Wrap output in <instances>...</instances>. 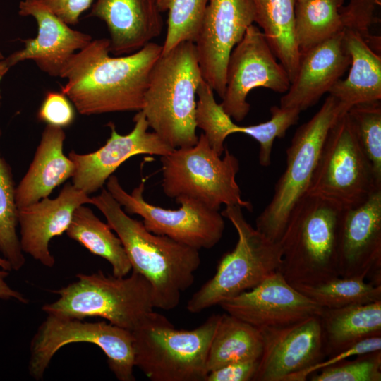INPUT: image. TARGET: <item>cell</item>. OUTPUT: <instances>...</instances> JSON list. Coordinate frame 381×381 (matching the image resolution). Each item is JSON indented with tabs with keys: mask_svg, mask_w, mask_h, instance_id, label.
<instances>
[{
	"mask_svg": "<svg viewBox=\"0 0 381 381\" xmlns=\"http://www.w3.org/2000/svg\"><path fill=\"white\" fill-rule=\"evenodd\" d=\"M162 47L150 42L127 55H109V38L92 40L63 68L61 92L83 115L142 109L150 73Z\"/></svg>",
	"mask_w": 381,
	"mask_h": 381,
	"instance_id": "6da1fadb",
	"label": "cell"
},
{
	"mask_svg": "<svg viewBox=\"0 0 381 381\" xmlns=\"http://www.w3.org/2000/svg\"><path fill=\"white\" fill-rule=\"evenodd\" d=\"M120 238L133 271L152 289L155 308H176L181 294L194 282L201 260L199 250L148 231L142 221L129 217L107 189L91 198Z\"/></svg>",
	"mask_w": 381,
	"mask_h": 381,
	"instance_id": "7a4b0ae2",
	"label": "cell"
},
{
	"mask_svg": "<svg viewBox=\"0 0 381 381\" xmlns=\"http://www.w3.org/2000/svg\"><path fill=\"white\" fill-rule=\"evenodd\" d=\"M203 80L193 42L162 54L150 73L143 111L149 127L174 149L194 145L197 90Z\"/></svg>",
	"mask_w": 381,
	"mask_h": 381,
	"instance_id": "3957f363",
	"label": "cell"
},
{
	"mask_svg": "<svg viewBox=\"0 0 381 381\" xmlns=\"http://www.w3.org/2000/svg\"><path fill=\"white\" fill-rule=\"evenodd\" d=\"M341 209L310 194L296 204L279 240V272L291 285L316 284L339 277L337 228Z\"/></svg>",
	"mask_w": 381,
	"mask_h": 381,
	"instance_id": "277c9868",
	"label": "cell"
},
{
	"mask_svg": "<svg viewBox=\"0 0 381 381\" xmlns=\"http://www.w3.org/2000/svg\"><path fill=\"white\" fill-rule=\"evenodd\" d=\"M220 316L213 314L186 330L152 311L131 331L135 367L152 381H205L208 351Z\"/></svg>",
	"mask_w": 381,
	"mask_h": 381,
	"instance_id": "5b68a950",
	"label": "cell"
},
{
	"mask_svg": "<svg viewBox=\"0 0 381 381\" xmlns=\"http://www.w3.org/2000/svg\"><path fill=\"white\" fill-rule=\"evenodd\" d=\"M76 277L53 291L59 298L42 306L44 313L80 320L102 318L131 332L155 308L150 284L135 271L129 276L116 277L99 270Z\"/></svg>",
	"mask_w": 381,
	"mask_h": 381,
	"instance_id": "8992f818",
	"label": "cell"
},
{
	"mask_svg": "<svg viewBox=\"0 0 381 381\" xmlns=\"http://www.w3.org/2000/svg\"><path fill=\"white\" fill-rule=\"evenodd\" d=\"M242 209L227 205L221 212L234 226L238 241L231 251L222 255L214 275L190 298L186 306L190 313H198L219 305L279 271L282 262L279 241L270 240L253 227Z\"/></svg>",
	"mask_w": 381,
	"mask_h": 381,
	"instance_id": "52a82bcc",
	"label": "cell"
},
{
	"mask_svg": "<svg viewBox=\"0 0 381 381\" xmlns=\"http://www.w3.org/2000/svg\"><path fill=\"white\" fill-rule=\"evenodd\" d=\"M224 153L219 155L202 133L194 145L161 156L163 192L171 198H193L214 210L222 205L250 210L252 205L242 198L236 179L238 159L226 147Z\"/></svg>",
	"mask_w": 381,
	"mask_h": 381,
	"instance_id": "ba28073f",
	"label": "cell"
},
{
	"mask_svg": "<svg viewBox=\"0 0 381 381\" xmlns=\"http://www.w3.org/2000/svg\"><path fill=\"white\" fill-rule=\"evenodd\" d=\"M349 109L329 95L317 113L296 130L286 150V169L272 198L255 221V229L270 240L279 241L293 208L307 193L330 128Z\"/></svg>",
	"mask_w": 381,
	"mask_h": 381,
	"instance_id": "9c48e42d",
	"label": "cell"
},
{
	"mask_svg": "<svg viewBox=\"0 0 381 381\" xmlns=\"http://www.w3.org/2000/svg\"><path fill=\"white\" fill-rule=\"evenodd\" d=\"M378 189L381 185L375 179L346 111L326 137L306 194L346 208L361 204Z\"/></svg>",
	"mask_w": 381,
	"mask_h": 381,
	"instance_id": "30bf717a",
	"label": "cell"
},
{
	"mask_svg": "<svg viewBox=\"0 0 381 381\" xmlns=\"http://www.w3.org/2000/svg\"><path fill=\"white\" fill-rule=\"evenodd\" d=\"M30 343L28 370L35 380H42L52 358L63 346L86 342L99 347L109 369L120 381H134V353L131 331L107 322L47 314Z\"/></svg>",
	"mask_w": 381,
	"mask_h": 381,
	"instance_id": "8fae6325",
	"label": "cell"
},
{
	"mask_svg": "<svg viewBox=\"0 0 381 381\" xmlns=\"http://www.w3.org/2000/svg\"><path fill=\"white\" fill-rule=\"evenodd\" d=\"M107 190L126 213L140 216L145 227L153 234L198 250L214 247L223 236L225 223L222 214L193 198L179 197L176 198L181 205L179 209H165L144 199V182L128 193L113 174L107 180Z\"/></svg>",
	"mask_w": 381,
	"mask_h": 381,
	"instance_id": "7c38bea8",
	"label": "cell"
},
{
	"mask_svg": "<svg viewBox=\"0 0 381 381\" xmlns=\"http://www.w3.org/2000/svg\"><path fill=\"white\" fill-rule=\"evenodd\" d=\"M291 80L284 67L276 60L259 27L252 24L232 49L227 62L224 110L234 121H243L250 111L247 97L258 87L285 93Z\"/></svg>",
	"mask_w": 381,
	"mask_h": 381,
	"instance_id": "4fadbf2b",
	"label": "cell"
},
{
	"mask_svg": "<svg viewBox=\"0 0 381 381\" xmlns=\"http://www.w3.org/2000/svg\"><path fill=\"white\" fill-rule=\"evenodd\" d=\"M255 23L252 0H209L195 49L203 80L222 99L229 55Z\"/></svg>",
	"mask_w": 381,
	"mask_h": 381,
	"instance_id": "5bb4252c",
	"label": "cell"
},
{
	"mask_svg": "<svg viewBox=\"0 0 381 381\" xmlns=\"http://www.w3.org/2000/svg\"><path fill=\"white\" fill-rule=\"evenodd\" d=\"M339 277L381 285V189L340 211L337 228Z\"/></svg>",
	"mask_w": 381,
	"mask_h": 381,
	"instance_id": "9a60e30c",
	"label": "cell"
},
{
	"mask_svg": "<svg viewBox=\"0 0 381 381\" xmlns=\"http://www.w3.org/2000/svg\"><path fill=\"white\" fill-rule=\"evenodd\" d=\"M219 305L226 313L259 330L320 316L324 308L291 285L279 271Z\"/></svg>",
	"mask_w": 381,
	"mask_h": 381,
	"instance_id": "2e32d148",
	"label": "cell"
},
{
	"mask_svg": "<svg viewBox=\"0 0 381 381\" xmlns=\"http://www.w3.org/2000/svg\"><path fill=\"white\" fill-rule=\"evenodd\" d=\"M134 126L126 135H121L112 122L108 123L110 137L99 150L88 154L71 151L68 157L75 165L73 185L88 195L102 188L104 183L129 158L140 154L163 156L174 148L155 133L148 131L149 125L138 111L133 118Z\"/></svg>",
	"mask_w": 381,
	"mask_h": 381,
	"instance_id": "e0dca14e",
	"label": "cell"
},
{
	"mask_svg": "<svg viewBox=\"0 0 381 381\" xmlns=\"http://www.w3.org/2000/svg\"><path fill=\"white\" fill-rule=\"evenodd\" d=\"M260 331L263 349L254 381H286L326 358L319 315Z\"/></svg>",
	"mask_w": 381,
	"mask_h": 381,
	"instance_id": "ac0fdd59",
	"label": "cell"
},
{
	"mask_svg": "<svg viewBox=\"0 0 381 381\" xmlns=\"http://www.w3.org/2000/svg\"><path fill=\"white\" fill-rule=\"evenodd\" d=\"M18 13L35 20L37 35L24 40L22 49L5 58L10 67L32 60L43 72L59 77L70 58L92 40L90 35L72 29L40 0L21 1Z\"/></svg>",
	"mask_w": 381,
	"mask_h": 381,
	"instance_id": "d6986e66",
	"label": "cell"
},
{
	"mask_svg": "<svg viewBox=\"0 0 381 381\" xmlns=\"http://www.w3.org/2000/svg\"><path fill=\"white\" fill-rule=\"evenodd\" d=\"M85 204H91V198L67 183L56 198L47 197L18 209L20 243L23 253L45 267H54L55 259L49 250L50 240L66 231L74 211Z\"/></svg>",
	"mask_w": 381,
	"mask_h": 381,
	"instance_id": "ffe728a7",
	"label": "cell"
},
{
	"mask_svg": "<svg viewBox=\"0 0 381 381\" xmlns=\"http://www.w3.org/2000/svg\"><path fill=\"white\" fill-rule=\"evenodd\" d=\"M343 35L344 31L301 55L296 75L281 97L279 107L302 111L329 92L350 66Z\"/></svg>",
	"mask_w": 381,
	"mask_h": 381,
	"instance_id": "44dd1931",
	"label": "cell"
},
{
	"mask_svg": "<svg viewBox=\"0 0 381 381\" xmlns=\"http://www.w3.org/2000/svg\"><path fill=\"white\" fill-rule=\"evenodd\" d=\"M89 16L103 20L109 33V51L127 55L160 35L163 20L156 0H96Z\"/></svg>",
	"mask_w": 381,
	"mask_h": 381,
	"instance_id": "7402d4cb",
	"label": "cell"
},
{
	"mask_svg": "<svg viewBox=\"0 0 381 381\" xmlns=\"http://www.w3.org/2000/svg\"><path fill=\"white\" fill-rule=\"evenodd\" d=\"M65 138L63 128L47 125L32 163L16 188L18 209L48 197L56 186L72 178L75 165L64 154Z\"/></svg>",
	"mask_w": 381,
	"mask_h": 381,
	"instance_id": "603a6c76",
	"label": "cell"
},
{
	"mask_svg": "<svg viewBox=\"0 0 381 381\" xmlns=\"http://www.w3.org/2000/svg\"><path fill=\"white\" fill-rule=\"evenodd\" d=\"M344 48L350 57V69L344 79L338 80L329 95L351 108L381 100V56L356 32L344 28Z\"/></svg>",
	"mask_w": 381,
	"mask_h": 381,
	"instance_id": "cb8c5ba5",
	"label": "cell"
},
{
	"mask_svg": "<svg viewBox=\"0 0 381 381\" xmlns=\"http://www.w3.org/2000/svg\"><path fill=\"white\" fill-rule=\"evenodd\" d=\"M326 357L371 337L381 336V300L338 308H323L320 315Z\"/></svg>",
	"mask_w": 381,
	"mask_h": 381,
	"instance_id": "d4e9b609",
	"label": "cell"
},
{
	"mask_svg": "<svg viewBox=\"0 0 381 381\" xmlns=\"http://www.w3.org/2000/svg\"><path fill=\"white\" fill-rule=\"evenodd\" d=\"M255 23L274 54L286 69L291 82L295 78L301 54L295 35L296 0H252Z\"/></svg>",
	"mask_w": 381,
	"mask_h": 381,
	"instance_id": "484cf974",
	"label": "cell"
},
{
	"mask_svg": "<svg viewBox=\"0 0 381 381\" xmlns=\"http://www.w3.org/2000/svg\"><path fill=\"white\" fill-rule=\"evenodd\" d=\"M262 349L259 329L226 313L222 314L210 345L207 373L231 363L259 360Z\"/></svg>",
	"mask_w": 381,
	"mask_h": 381,
	"instance_id": "4316f807",
	"label": "cell"
},
{
	"mask_svg": "<svg viewBox=\"0 0 381 381\" xmlns=\"http://www.w3.org/2000/svg\"><path fill=\"white\" fill-rule=\"evenodd\" d=\"M66 232L91 253L107 260L112 267L113 275L125 277L132 270L120 238L108 224L102 222L84 205L74 211Z\"/></svg>",
	"mask_w": 381,
	"mask_h": 381,
	"instance_id": "83f0119b",
	"label": "cell"
},
{
	"mask_svg": "<svg viewBox=\"0 0 381 381\" xmlns=\"http://www.w3.org/2000/svg\"><path fill=\"white\" fill-rule=\"evenodd\" d=\"M344 0H298L295 35L300 54L344 30L340 8Z\"/></svg>",
	"mask_w": 381,
	"mask_h": 381,
	"instance_id": "f1b7e54d",
	"label": "cell"
},
{
	"mask_svg": "<svg viewBox=\"0 0 381 381\" xmlns=\"http://www.w3.org/2000/svg\"><path fill=\"white\" fill-rule=\"evenodd\" d=\"M293 286L325 308H338L381 300V285H375L361 278L338 277L316 284Z\"/></svg>",
	"mask_w": 381,
	"mask_h": 381,
	"instance_id": "f546056e",
	"label": "cell"
},
{
	"mask_svg": "<svg viewBox=\"0 0 381 381\" xmlns=\"http://www.w3.org/2000/svg\"><path fill=\"white\" fill-rule=\"evenodd\" d=\"M16 188L11 167L0 155V253L12 270L18 271L24 266L25 258L16 231Z\"/></svg>",
	"mask_w": 381,
	"mask_h": 381,
	"instance_id": "4dcf8cb0",
	"label": "cell"
},
{
	"mask_svg": "<svg viewBox=\"0 0 381 381\" xmlns=\"http://www.w3.org/2000/svg\"><path fill=\"white\" fill-rule=\"evenodd\" d=\"M209 0H156L160 12L168 11L162 54L184 42L195 43Z\"/></svg>",
	"mask_w": 381,
	"mask_h": 381,
	"instance_id": "1f68e13d",
	"label": "cell"
},
{
	"mask_svg": "<svg viewBox=\"0 0 381 381\" xmlns=\"http://www.w3.org/2000/svg\"><path fill=\"white\" fill-rule=\"evenodd\" d=\"M195 123L210 147L220 156L224 152V141L233 133L236 123L214 99V91L203 80L197 90Z\"/></svg>",
	"mask_w": 381,
	"mask_h": 381,
	"instance_id": "d6a6232c",
	"label": "cell"
},
{
	"mask_svg": "<svg viewBox=\"0 0 381 381\" xmlns=\"http://www.w3.org/2000/svg\"><path fill=\"white\" fill-rule=\"evenodd\" d=\"M347 113L358 143L372 167L377 182L381 185V102L356 104Z\"/></svg>",
	"mask_w": 381,
	"mask_h": 381,
	"instance_id": "836d02e7",
	"label": "cell"
},
{
	"mask_svg": "<svg viewBox=\"0 0 381 381\" xmlns=\"http://www.w3.org/2000/svg\"><path fill=\"white\" fill-rule=\"evenodd\" d=\"M299 110L273 106L270 108V120L256 125H236L233 133L247 135L259 144V163L262 167L271 164L272 147L277 138H283L287 130L295 125L299 119Z\"/></svg>",
	"mask_w": 381,
	"mask_h": 381,
	"instance_id": "e575fe53",
	"label": "cell"
},
{
	"mask_svg": "<svg viewBox=\"0 0 381 381\" xmlns=\"http://www.w3.org/2000/svg\"><path fill=\"white\" fill-rule=\"evenodd\" d=\"M309 375L311 381H380L381 350L356 356Z\"/></svg>",
	"mask_w": 381,
	"mask_h": 381,
	"instance_id": "d590c367",
	"label": "cell"
},
{
	"mask_svg": "<svg viewBox=\"0 0 381 381\" xmlns=\"http://www.w3.org/2000/svg\"><path fill=\"white\" fill-rule=\"evenodd\" d=\"M380 5L381 0H349L339 11L344 28L356 32L377 52L380 38L372 35L370 29L379 21L376 11Z\"/></svg>",
	"mask_w": 381,
	"mask_h": 381,
	"instance_id": "8d00e7d4",
	"label": "cell"
},
{
	"mask_svg": "<svg viewBox=\"0 0 381 381\" xmlns=\"http://www.w3.org/2000/svg\"><path fill=\"white\" fill-rule=\"evenodd\" d=\"M74 106L62 92L49 91L38 109L37 119L59 128L70 126L75 117Z\"/></svg>",
	"mask_w": 381,
	"mask_h": 381,
	"instance_id": "74e56055",
	"label": "cell"
},
{
	"mask_svg": "<svg viewBox=\"0 0 381 381\" xmlns=\"http://www.w3.org/2000/svg\"><path fill=\"white\" fill-rule=\"evenodd\" d=\"M380 350H381V336L368 337L346 350L329 356L327 360L324 359L300 373L291 375L287 378L286 381H305L309 375L315 372L335 365L350 357Z\"/></svg>",
	"mask_w": 381,
	"mask_h": 381,
	"instance_id": "f35d334b",
	"label": "cell"
},
{
	"mask_svg": "<svg viewBox=\"0 0 381 381\" xmlns=\"http://www.w3.org/2000/svg\"><path fill=\"white\" fill-rule=\"evenodd\" d=\"M259 360L231 363L210 371L205 381H250L257 371Z\"/></svg>",
	"mask_w": 381,
	"mask_h": 381,
	"instance_id": "ab89813d",
	"label": "cell"
},
{
	"mask_svg": "<svg viewBox=\"0 0 381 381\" xmlns=\"http://www.w3.org/2000/svg\"><path fill=\"white\" fill-rule=\"evenodd\" d=\"M68 25L78 22L80 16L90 8L93 0H40Z\"/></svg>",
	"mask_w": 381,
	"mask_h": 381,
	"instance_id": "60d3db41",
	"label": "cell"
},
{
	"mask_svg": "<svg viewBox=\"0 0 381 381\" xmlns=\"http://www.w3.org/2000/svg\"><path fill=\"white\" fill-rule=\"evenodd\" d=\"M8 276L9 271L0 269V299L16 300L21 303L27 304L28 299L7 284L6 279Z\"/></svg>",
	"mask_w": 381,
	"mask_h": 381,
	"instance_id": "b9f144b4",
	"label": "cell"
},
{
	"mask_svg": "<svg viewBox=\"0 0 381 381\" xmlns=\"http://www.w3.org/2000/svg\"><path fill=\"white\" fill-rule=\"evenodd\" d=\"M11 67L7 64L5 58L0 60V81L5 75V74L8 71Z\"/></svg>",
	"mask_w": 381,
	"mask_h": 381,
	"instance_id": "7bdbcfd3",
	"label": "cell"
},
{
	"mask_svg": "<svg viewBox=\"0 0 381 381\" xmlns=\"http://www.w3.org/2000/svg\"><path fill=\"white\" fill-rule=\"evenodd\" d=\"M0 269L7 271H11V267L10 263L4 258L0 257Z\"/></svg>",
	"mask_w": 381,
	"mask_h": 381,
	"instance_id": "ee69618b",
	"label": "cell"
},
{
	"mask_svg": "<svg viewBox=\"0 0 381 381\" xmlns=\"http://www.w3.org/2000/svg\"><path fill=\"white\" fill-rule=\"evenodd\" d=\"M4 59V57L2 53H1V51H0V60H1V59Z\"/></svg>",
	"mask_w": 381,
	"mask_h": 381,
	"instance_id": "f6af8a7d",
	"label": "cell"
},
{
	"mask_svg": "<svg viewBox=\"0 0 381 381\" xmlns=\"http://www.w3.org/2000/svg\"><path fill=\"white\" fill-rule=\"evenodd\" d=\"M296 1H298V0H296Z\"/></svg>",
	"mask_w": 381,
	"mask_h": 381,
	"instance_id": "bcb514c9",
	"label": "cell"
}]
</instances>
